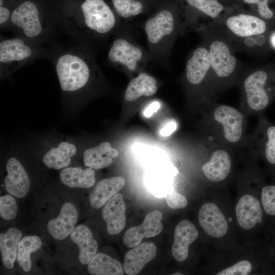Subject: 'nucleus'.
Segmentation results:
<instances>
[{
  "label": "nucleus",
  "mask_w": 275,
  "mask_h": 275,
  "mask_svg": "<svg viewBox=\"0 0 275 275\" xmlns=\"http://www.w3.org/2000/svg\"><path fill=\"white\" fill-rule=\"evenodd\" d=\"M60 48L52 44L37 42L16 35L1 37L0 74L3 79L16 71L41 58L51 59Z\"/></svg>",
  "instance_id": "obj_5"
},
{
  "label": "nucleus",
  "mask_w": 275,
  "mask_h": 275,
  "mask_svg": "<svg viewBox=\"0 0 275 275\" xmlns=\"http://www.w3.org/2000/svg\"><path fill=\"white\" fill-rule=\"evenodd\" d=\"M261 201L266 213L275 216V185L266 186L262 188Z\"/></svg>",
  "instance_id": "obj_34"
},
{
  "label": "nucleus",
  "mask_w": 275,
  "mask_h": 275,
  "mask_svg": "<svg viewBox=\"0 0 275 275\" xmlns=\"http://www.w3.org/2000/svg\"><path fill=\"white\" fill-rule=\"evenodd\" d=\"M198 236L197 228L190 221L184 219L177 225L171 248L172 254L176 261L183 262L187 258L189 246Z\"/></svg>",
  "instance_id": "obj_16"
},
{
  "label": "nucleus",
  "mask_w": 275,
  "mask_h": 275,
  "mask_svg": "<svg viewBox=\"0 0 275 275\" xmlns=\"http://www.w3.org/2000/svg\"><path fill=\"white\" fill-rule=\"evenodd\" d=\"M72 241L79 248L78 259L82 264H88L96 255L98 243L91 231L86 226H76L70 234Z\"/></svg>",
  "instance_id": "obj_24"
},
{
  "label": "nucleus",
  "mask_w": 275,
  "mask_h": 275,
  "mask_svg": "<svg viewBox=\"0 0 275 275\" xmlns=\"http://www.w3.org/2000/svg\"><path fill=\"white\" fill-rule=\"evenodd\" d=\"M6 169L7 175L4 180L6 190L17 198L24 197L30 186V178L24 167L18 159L11 157L6 162Z\"/></svg>",
  "instance_id": "obj_13"
},
{
  "label": "nucleus",
  "mask_w": 275,
  "mask_h": 275,
  "mask_svg": "<svg viewBox=\"0 0 275 275\" xmlns=\"http://www.w3.org/2000/svg\"><path fill=\"white\" fill-rule=\"evenodd\" d=\"M118 150L108 142H103L98 145L87 149L83 153V162L87 167L95 170L109 166L118 155Z\"/></svg>",
  "instance_id": "obj_21"
},
{
  "label": "nucleus",
  "mask_w": 275,
  "mask_h": 275,
  "mask_svg": "<svg viewBox=\"0 0 275 275\" xmlns=\"http://www.w3.org/2000/svg\"><path fill=\"white\" fill-rule=\"evenodd\" d=\"M177 125L175 121L172 120L167 121L159 130V133L162 136L171 135L177 129Z\"/></svg>",
  "instance_id": "obj_38"
},
{
  "label": "nucleus",
  "mask_w": 275,
  "mask_h": 275,
  "mask_svg": "<svg viewBox=\"0 0 275 275\" xmlns=\"http://www.w3.org/2000/svg\"><path fill=\"white\" fill-rule=\"evenodd\" d=\"M157 249L152 242L141 243L132 248L124 257L123 268L128 275L138 274L155 257Z\"/></svg>",
  "instance_id": "obj_18"
},
{
  "label": "nucleus",
  "mask_w": 275,
  "mask_h": 275,
  "mask_svg": "<svg viewBox=\"0 0 275 275\" xmlns=\"http://www.w3.org/2000/svg\"><path fill=\"white\" fill-rule=\"evenodd\" d=\"M10 195H6L0 198V215L5 220L13 219L17 213V203L14 197Z\"/></svg>",
  "instance_id": "obj_33"
},
{
  "label": "nucleus",
  "mask_w": 275,
  "mask_h": 275,
  "mask_svg": "<svg viewBox=\"0 0 275 275\" xmlns=\"http://www.w3.org/2000/svg\"><path fill=\"white\" fill-rule=\"evenodd\" d=\"M266 134L265 156L269 163L275 164V125L269 126L267 128Z\"/></svg>",
  "instance_id": "obj_35"
},
{
  "label": "nucleus",
  "mask_w": 275,
  "mask_h": 275,
  "mask_svg": "<svg viewBox=\"0 0 275 275\" xmlns=\"http://www.w3.org/2000/svg\"><path fill=\"white\" fill-rule=\"evenodd\" d=\"M114 34L107 55L109 64L133 73L143 69L152 60L149 51L136 43L128 31L120 28Z\"/></svg>",
  "instance_id": "obj_7"
},
{
  "label": "nucleus",
  "mask_w": 275,
  "mask_h": 275,
  "mask_svg": "<svg viewBox=\"0 0 275 275\" xmlns=\"http://www.w3.org/2000/svg\"><path fill=\"white\" fill-rule=\"evenodd\" d=\"M199 224L209 236L221 238L227 232V221L219 208L213 203L203 204L198 215Z\"/></svg>",
  "instance_id": "obj_14"
},
{
  "label": "nucleus",
  "mask_w": 275,
  "mask_h": 275,
  "mask_svg": "<svg viewBox=\"0 0 275 275\" xmlns=\"http://www.w3.org/2000/svg\"><path fill=\"white\" fill-rule=\"evenodd\" d=\"M77 219L78 213L74 205L65 203L58 216L48 223L47 230L54 239H64L73 231Z\"/></svg>",
  "instance_id": "obj_19"
},
{
  "label": "nucleus",
  "mask_w": 275,
  "mask_h": 275,
  "mask_svg": "<svg viewBox=\"0 0 275 275\" xmlns=\"http://www.w3.org/2000/svg\"><path fill=\"white\" fill-rule=\"evenodd\" d=\"M162 215L158 210L149 211L139 226L128 229L123 236V242L128 248H132L141 243L145 238L154 237L161 232Z\"/></svg>",
  "instance_id": "obj_11"
},
{
  "label": "nucleus",
  "mask_w": 275,
  "mask_h": 275,
  "mask_svg": "<svg viewBox=\"0 0 275 275\" xmlns=\"http://www.w3.org/2000/svg\"><path fill=\"white\" fill-rule=\"evenodd\" d=\"M22 236L21 232L16 228H10L0 234V250L3 264L11 269L17 256L18 244Z\"/></svg>",
  "instance_id": "obj_28"
},
{
  "label": "nucleus",
  "mask_w": 275,
  "mask_h": 275,
  "mask_svg": "<svg viewBox=\"0 0 275 275\" xmlns=\"http://www.w3.org/2000/svg\"><path fill=\"white\" fill-rule=\"evenodd\" d=\"M246 5L255 7L254 14L275 28V0H241Z\"/></svg>",
  "instance_id": "obj_32"
},
{
  "label": "nucleus",
  "mask_w": 275,
  "mask_h": 275,
  "mask_svg": "<svg viewBox=\"0 0 275 275\" xmlns=\"http://www.w3.org/2000/svg\"><path fill=\"white\" fill-rule=\"evenodd\" d=\"M114 10L119 18L130 19L141 14L144 6L139 0H111Z\"/></svg>",
  "instance_id": "obj_31"
},
{
  "label": "nucleus",
  "mask_w": 275,
  "mask_h": 275,
  "mask_svg": "<svg viewBox=\"0 0 275 275\" xmlns=\"http://www.w3.org/2000/svg\"><path fill=\"white\" fill-rule=\"evenodd\" d=\"M235 213L239 226L245 230L254 227L262 221V211L260 202L250 195L242 196L235 207Z\"/></svg>",
  "instance_id": "obj_20"
},
{
  "label": "nucleus",
  "mask_w": 275,
  "mask_h": 275,
  "mask_svg": "<svg viewBox=\"0 0 275 275\" xmlns=\"http://www.w3.org/2000/svg\"><path fill=\"white\" fill-rule=\"evenodd\" d=\"M231 168V159L225 150L218 149L212 154L210 160L202 167L206 177L213 182H219L229 175Z\"/></svg>",
  "instance_id": "obj_25"
},
{
  "label": "nucleus",
  "mask_w": 275,
  "mask_h": 275,
  "mask_svg": "<svg viewBox=\"0 0 275 275\" xmlns=\"http://www.w3.org/2000/svg\"><path fill=\"white\" fill-rule=\"evenodd\" d=\"M214 120L222 125L225 139L232 143L238 142L243 132V117L235 108L220 105L213 113Z\"/></svg>",
  "instance_id": "obj_12"
},
{
  "label": "nucleus",
  "mask_w": 275,
  "mask_h": 275,
  "mask_svg": "<svg viewBox=\"0 0 275 275\" xmlns=\"http://www.w3.org/2000/svg\"><path fill=\"white\" fill-rule=\"evenodd\" d=\"M91 42L66 50L59 49L51 58L61 89L68 97L80 99L100 78Z\"/></svg>",
  "instance_id": "obj_1"
},
{
  "label": "nucleus",
  "mask_w": 275,
  "mask_h": 275,
  "mask_svg": "<svg viewBox=\"0 0 275 275\" xmlns=\"http://www.w3.org/2000/svg\"><path fill=\"white\" fill-rule=\"evenodd\" d=\"M242 89L250 108L255 111L265 109L275 98V59L248 73Z\"/></svg>",
  "instance_id": "obj_8"
},
{
  "label": "nucleus",
  "mask_w": 275,
  "mask_h": 275,
  "mask_svg": "<svg viewBox=\"0 0 275 275\" xmlns=\"http://www.w3.org/2000/svg\"><path fill=\"white\" fill-rule=\"evenodd\" d=\"M197 33L206 43L214 81L226 83L232 81L241 69V64L230 40L214 26Z\"/></svg>",
  "instance_id": "obj_6"
},
{
  "label": "nucleus",
  "mask_w": 275,
  "mask_h": 275,
  "mask_svg": "<svg viewBox=\"0 0 275 275\" xmlns=\"http://www.w3.org/2000/svg\"><path fill=\"white\" fill-rule=\"evenodd\" d=\"M157 90L156 79L147 72H141L128 83L124 98L127 102H133L141 97L152 96Z\"/></svg>",
  "instance_id": "obj_22"
},
{
  "label": "nucleus",
  "mask_w": 275,
  "mask_h": 275,
  "mask_svg": "<svg viewBox=\"0 0 275 275\" xmlns=\"http://www.w3.org/2000/svg\"><path fill=\"white\" fill-rule=\"evenodd\" d=\"M211 26L231 38H244L268 33L273 29L264 20L246 12L228 13Z\"/></svg>",
  "instance_id": "obj_9"
},
{
  "label": "nucleus",
  "mask_w": 275,
  "mask_h": 275,
  "mask_svg": "<svg viewBox=\"0 0 275 275\" xmlns=\"http://www.w3.org/2000/svg\"><path fill=\"white\" fill-rule=\"evenodd\" d=\"M60 25L56 18L42 11L33 0H24L12 12L9 29L16 35L37 42L52 44L55 30Z\"/></svg>",
  "instance_id": "obj_4"
},
{
  "label": "nucleus",
  "mask_w": 275,
  "mask_h": 275,
  "mask_svg": "<svg viewBox=\"0 0 275 275\" xmlns=\"http://www.w3.org/2000/svg\"><path fill=\"white\" fill-rule=\"evenodd\" d=\"M166 201L168 207L174 209L183 208L187 205L186 197L175 190H171L167 193Z\"/></svg>",
  "instance_id": "obj_37"
},
{
  "label": "nucleus",
  "mask_w": 275,
  "mask_h": 275,
  "mask_svg": "<svg viewBox=\"0 0 275 275\" xmlns=\"http://www.w3.org/2000/svg\"><path fill=\"white\" fill-rule=\"evenodd\" d=\"M42 245L41 239L37 236H27L21 239L18 244L17 260L25 272L32 267L31 255L38 250Z\"/></svg>",
  "instance_id": "obj_30"
},
{
  "label": "nucleus",
  "mask_w": 275,
  "mask_h": 275,
  "mask_svg": "<svg viewBox=\"0 0 275 275\" xmlns=\"http://www.w3.org/2000/svg\"><path fill=\"white\" fill-rule=\"evenodd\" d=\"M160 106V104L158 101H153L146 107L143 114L146 117H150L153 113L157 112Z\"/></svg>",
  "instance_id": "obj_39"
},
{
  "label": "nucleus",
  "mask_w": 275,
  "mask_h": 275,
  "mask_svg": "<svg viewBox=\"0 0 275 275\" xmlns=\"http://www.w3.org/2000/svg\"><path fill=\"white\" fill-rule=\"evenodd\" d=\"M78 151L76 144L61 140L49 147L42 157V162L49 169L60 170L68 167Z\"/></svg>",
  "instance_id": "obj_15"
},
{
  "label": "nucleus",
  "mask_w": 275,
  "mask_h": 275,
  "mask_svg": "<svg viewBox=\"0 0 275 275\" xmlns=\"http://www.w3.org/2000/svg\"><path fill=\"white\" fill-rule=\"evenodd\" d=\"M252 269L251 263L248 260H242L232 266L224 269L217 275H247Z\"/></svg>",
  "instance_id": "obj_36"
},
{
  "label": "nucleus",
  "mask_w": 275,
  "mask_h": 275,
  "mask_svg": "<svg viewBox=\"0 0 275 275\" xmlns=\"http://www.w3.org/2000/svg\"><path fill=\"white\" fill-rule=\"evenodd\" d=\"M196 12L183 22L185 33L198 31L216 23L227 13L225 7L218 0H185Z\"/></svg>",
  "instance_id": "obj_10"
},
{
  "label": "nucleus",
  "mask_w": 275,
  "mask_h": 275,
  "mask_svg": "<svg viewBox=\"0 0 275 275\" xmlns=\"http://www.w3.org/2000/svg\"><path fill=\"white\" fill-rule=\"evenodd\" d=\"M125 203L121 194L115 195L104 205L102 216L109 234H119L125 227Z\"/></svg>",
  "instance_id": "obj_17"
},
{
  "label": "nucleus",
  "mask_w": 275,
  "mask_h": 275,
  "mask_svg": "<svg viewBox=\"0 0 275 275\" xmlns=\"http://www.w3.org/2000/svg\"><path fill=\"white\" fill-rule=\"evenodd\" d=\"M88 269L94 275H123L124 271L118 260L101 253L96 254L88 263Z\"/></svg>",
  "instance_id": "obj_29"
},
{
  "label": "nucleus",
  "mask_w": 275,
  "mask_h": 275,
  "mask_svg": "<svg viewBox=\"0 0 275 275\" xmlns=\"http://www.w3.org/2000/svg\"><path fill=\"white\" fill-rule=\"evenodd\" d=\"M60 177L62 182L71 188H88L96 182L95 172L90 167L85 169L66 167L61 172Z\"/></svg>",
  "instance_id": "obj_27"
},
{
  "label": "nucleus",
  "mask_w": 275,
  "mask_h": 275,
  "mask_svg": "<svg viewBox=\"0 0 275 275\" xmlns=\"http://www.w3.org/2000/svg\"><path fill=\"white\" fill-rule=\"evenodd\" d=\"M173 275H182V274L180 272H176L172 274Z\"/></svg>",
  "instance_id": "obj_41"
},
{
  "label": "nucleus",
  "mask_w": 275,
  "mask_h": 275,
  "mask_svg": "<svg viewBox=\"0 0 275 275\" xmlns=\"http://www.w3.org/2000/svg\"><path fill=\"white\" fill-rule=\"evenodd\" d=\"M152 59L160 64H169L174 43L185 33L182 16L169 9L158 10L143 24Z\"/></svg>",
  "instance_id": "obj_3"
},
{
  "label": "nucleus",
  "mask_w": 275,
  "mask_h": 275,
  "mask_svg": "<svg viewBox=\"0 0 275 275\" xmlns=\"http://www.w3.org/2000/svg\"><path fill=\"white\" fill-rule=\"evenodd\" d=\"M123 177L103 179L95 185L89 197L91 205L97 209L102 207L125 185Z\"/></svg>",
  "instance_id": "obj_23"
},
{
  "label": "nucleus",
  "mask_w": 275,
  "mask_h": 275,
  "mask_svg": "<svg viewBox=\"0 0 275 275\" xmlns=\"http://www.w3.org/2000/svg\"><path fill=\"white\" fill-rule=\"evenodd\" d=\"M60 20L61 26L81 42L104 39L121 26L119 18L104 0H78L65 9Z\"/></svg>",
  "instance_id": "obj_2"
},
{
  "label": "nucleus",
  "mask_w": 275,
  "mask_h": 275,
  "mask_svg": "<svg viewBox=\"0 0 275 275\" xmlns=\"http://www.w3.org/2000/svg\"><path fill=\"white\" fill-rule=\"evenodd\" d=\"M269 33L244 38H231L226 36L230 40L236 52L262 57L268 54L271 51L268 41Z\"/></svg>",
  "instance_id": "obj_26"
},
{
  "label": "nucleus",
  "mask_w": 275,
  "mask_h": 275,
  "mask_svg": "<svg viewBox=\"0 0 275 275\" xmlns=\"http://www.w3.org/2000/svg\"><path fill=\"white\" fill-rule=\"evenodd\" d=\"M268 41L271 51L275 52V28L272 29L269 33Z\"/></svg>",
  "instance_id": "obj_40"
}]
</instances>
